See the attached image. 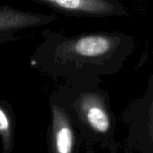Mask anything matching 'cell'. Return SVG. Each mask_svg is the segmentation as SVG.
Instances as JSON below:
<instances>
[{
  "label": "cell",
  "instance_id": "cell-1",
  "mask_svg": "<svg viewBox=\"0 0 153 153\" xmlns=\"http://www.w3.org/2000/svg\"><path fill=\"white\" fill-rule=\"evenodd\" d=\"M30 58L32 68L64 84L96 85L119 44L103 33L68 34L45 28Z\"/></svg>",
  "mask_w": 153,
  "mask_h": 153
},
{
  "label": "cell",
  "instance_id": "cell-2",
  "mask_svg": "<svg viewBox=\"0 0 153 153\" xmlns=\"http://www.w3.org/2000/svg\"><path fill=\"white\" fill-rule=\"evenodd\" d=\"M69 116L87 143L108 149L115 134V120L105 95L96 85L63 84L50 97Z\"/></svg>",
  "mask_w": 153,
  "mask_h": 153
},
{
  "label": "cell",
  "instance_id": "cell-3",
  "mask_svg": "<svg viewBox=\"0 0 153 153\" xmlns=\"http://www.w3.org/2000/svg\"><path fill=\"white\" fill-rule=\"evenodd\" d=\"M58 20L57 14H40L11 6H0V44L42 32Z\"/></svg>",
  "mask_w": 153,
  "mask_h": 153
},
{
  "label": "cell",
  "instance_id": "cell-4",
  "mask_svg": "<svg viewBox=\"0 0 153 153\" xmlns=\"http://www.w3.org/2000/svg\"><path fill=\"white\" fill-rule=\"evenodd\" d=\"M51 123L47 132L49 153H75L76 128L65 110L50 100Z\"/></svg>",
  "mask_w": 153,
  "mask_h": 153
},
{
  "label": "cell",
  "instance_id": "cell-5",
  "mask_svg": "<svg viewBox=\"0 0 153 153\" xmlns=\"http://www.w3.org/2000/svg\"><path fill=\"white\" fill-rule=\"evenodd\" d=\"M58 14L73 17H101L114 13L113 0H31Z\"/></svg>",
  "mask_w": 153,
  "mask_h": 153
},
{
  "label": "cell",
  "instance_id": "cell-6",
  "mask_svg": "<svg viewBox=\"0 0 153 153\" xmlns=\"http://www.w3.org/2000/svg\"><path fill=\"white\" fill-rule=\"evenodd\" d=\"M16 116L11 105L0 99V143L2 153H12L15 147Z\"/></svg>",
  "mask_w": 153,
  "mask_h": 153
},
{
  "label": "cell",
  "instance_id": "cell-7",
  "mask_svg": "<svg viewBox=\"0 0 153 153\" xmlns=\"http://www.w3.org/2000/svg\"><path fill=\"white\" fill-rule=\"evenodd\" d=\"M108 153H118V145L114 140L108 148Z\"/></svg>",
  "mask_w": 153,
  "mask_h": 153
}]
</instances>
